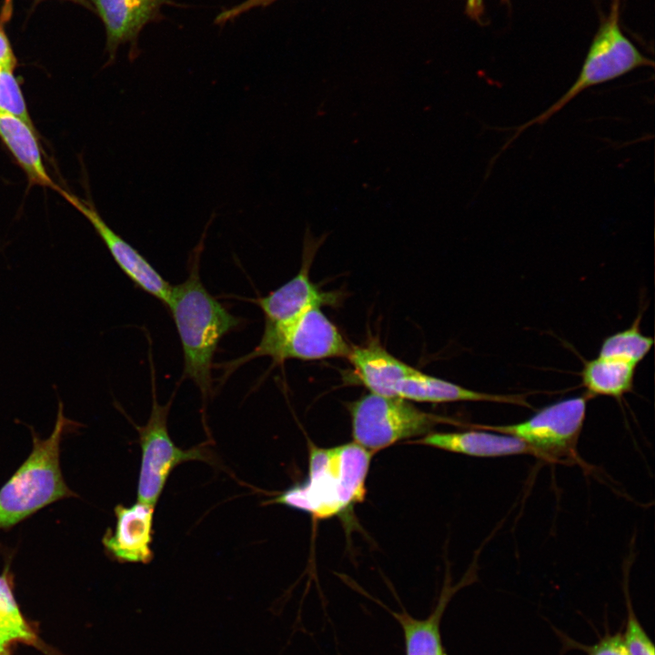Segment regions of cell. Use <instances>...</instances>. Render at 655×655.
Instances as JSON below:
<instances>
[{
  "label": "cell",
  "mask_w": 655,
  "mask_h": 655,
  "mask_svg": "<svg viewBox=\"0 0 655 655\" xmlns=\"http://www.w3.org/2000/svg\"><path fill=\"white\" fill-rule=\"evenodd\" d=\"M372 452L356 442L311 446L306 479L272 500L323 519L341 516L364 500Z\"/></svg>",
  "instance_id": "cell-2"
},
{
  "label": "cell",
  "mask_w": 655,
  "mask_h": 655,
  "mask_svg": "<svg viewBox=\"0 0 655 655\" xmlns=\"http://www.w3.org/2000/svg\"><path fill=\"white\" fill-rule=\"evenodd\" d=\"M504 1H508V0H504Z\"/></svg>",
  "instance_id": "cell-28"
},
{
  "label": "cell",
  "mask_w": 655,
  "mask_h": 655,
  "mask_svg": "<svg viewBox=\"0 0 655 655\" xmlns=\"http://www.w3.org/2000/svg\"><path fill=\"white\" fill-rule=\"evenodd\" d=\"M325 236L316 238L307 227L299 272L277 289L254 300L265 314L266 329L283 328L307 308L331 305L336 301V296L319 289L311 282L308 274L313 257Z\"/></svg>",
  "instance_id": "cell-9"
},
{
  "label": "cell",
  "mask_w": 655,
  "mask_h": 655,
  "mask_svg": "<svg viewBox=\"0 0 655 655\" xmlns=\"http://www.w3.org/2000/svg\"><path fill=\"white\" fill-rule=\"evenodd\" d=\"M104 23L107 50L113 57L117 47L134 43L143 27L158 18L167 0H92Z\"/></svg>",
  "instance_id": "cell-12"
},
{
  "label": "cell",
  "mask_w": 655,
  "mask_h": 655,
  "mask_svg": "<svg viewBox=\"0 0 655 655\" xmlns=\"http://www.w3.org/2000/svg\"><path fill=\"white\" fill-rule=\"evenodd\" d=\"M347 358L358 379L371 393L385 397H396L398 385L416 370L375 341L351 347Z\"/></svg>",
  "instance_id": "cell-13"
},
{
  "label": "cell",
  "mask_w": 655,
  "mask_h": 655,
  "mask_svg": "<svg viewBox=\"0 0 655 655\" xmlns=\"http://www.w3.org/2000/svg\"><path fill=\"white\" fill-rule=\"evenodd\" d=\"M14 70L0 71V113L15 116L34 126Z\"/></svg>",
  "instance_id": "cell-21"
},
{
  "label": "cell",
  "mask_w": 655,
  "mask_h": 655,
  "mask_svg": "<svg viewBox=\"0 0 655 655\" xmlns=\"http://www.w3.org/2000/svg\"><path fill=\"white\" fill-rule=\"evenodd\" d=\"M154 511L155 506L139 501L130 507L117 505L116 529L107 530L102 539L107 552L120 562H150Z\"/></svg>",
  "instance_id": "cell-11"
},
{
  "label": "cell",
  "mask_w": 655,
  "mask_h": 655,
  "mask_svg": "<svg viewBox=\"0 0 655 655\" xmlns=\"http://www.w3.org/2000/svg\"><path fill=\"white\" fill-rule=\"evenodd\" d=\"M620 7V0H612L610 10L601 20L574 83L547 109L512 128L514 133L504 144L505 148L529 127L546 123L585 90L612 81L639 67L653 66V61L623 33Z\"/></svg>",
  "instance_id": "cell-4"
},
{
  "label": "cell",
  "mask_w": 655,
  "mask_h": 655,
  "mask_svg": "<svg viewBox=\"0 0 655 655\" xmlns=\"http://www.w3.org/2000/svg\"><path fill=\"white\" fill-rule=\"evenodd\" d=\"M562 640L567 647L584 650L588 655H629L621 630L615 633L606 631L598 642L590 646L578 643L567 636Z\"/></svg>",
  "instance_id": "cell-23"
},
{
  "label": "cell",
  "mask_w": 655,
  "mask_h": 655,
  "mask_svg": "<svg viewBox=\"0 0 655 655\" xmlns=\"http://www.w3.org/2000/svg\"><path fill=\"white\" fill-rule=\"evenodd\" d=\"M276 0H246L242 4L236 5L234 7H231L227 10L223 11L220 13L215 22L217 24H223L226 23L231 19L236 18L237 16L242 15L243 13L249 11L252 8L259 7V6H267L273 3Z\"/></svg>",
  "instance_id": "cell-24"
},
{
  "label": "cell",
  "mask_w": 655,
  "mask_h": 655,
  "mask_svg": "<svg viewBox=\"0 0 655 655\" xmlns=\"http://www.w3.org/2000/svg\"><path fill=\"white\" fill-rule=\"evenodd\" d=\"M0 138L31 184L58 189L44 166L34 126L15 116L0 113Z\"/></svg>",
  "instance_id": "cell-17"
},
{
  "label": "cell",
  "mask_w": 655,
  "mask_h": 655,
  "mask_svg": "<svg viewBox=\"0 0 655 655\" xmlns=\"http://www.w3.org/2000/svg\"><path fill=\"white\" fill-rule=\"evenodd\" d=\"M0 655H10V653L8 652V650H6L4 652H0Z\"/></svg>",
  "instance_id": "cell-27"
},
{
  "label": "cell",
  "mask_w": 655,
  "mask_h": 655,
  "mask_svg": "<svg viewBox=\"0 0 655 655\" xmlns=\"http://www.w3.org/2000/svg\"><path fill=\"white\" fill-rule=\"evenodd\" d=\"M354 442L370 452L399 440L425 436L445 418L425 412L408 400L369 393L349 407Z\"/></svg>",
  "instance_id": "cell-7"
},
{
  "label": "cell",
  "mask_w": 655,
  "mask_h": 655,
  "mask_svg": "<svg viewBox=\"0 0 655 655\" xmlns=\"http://www.w3.org/2000/svg\"><path fill=\"white\" fill-rule=\"evenodd\" d=\"M351 347L319 307H311L287 326L266 329L259 344L247 355L224 364L226 373L258 357H270L276 363L295 358L316 360L348 358Z\"/></svg>",
  "instance_id": "cell-5"
},
{
  "label": "cell",
  "mask_w": 655,
  "mask_h": 655,
  "mask_svg": "<svg viewBox=\"0 0 655 655\" xmlns=\"http://www.w3.org/2000/svg\"><path fill=\"white\" fill-rule=\"evenodd\" d=\"M72 423L59 401L52 434L45 439L34 435L31 454L0 489V528L14 526L46 505L73 495L59 464L62 436Z\"/></svg>",
  "instance_id": "cell-3"
},
{
  "label": "cell",
  "mask_w": 655,
  "mask_h": 655,
  "mask_svg": "<svg viewBox=\"0 0 655 655\" xmlns=\"http://www.w3.org/2000/svg\"><path fill=\"white\" fill-rule=\"evenodd\" d=\"M636 367L625 361L600 357L586 362L581 371L586 394L590 398L606 396L620 398L633 388Z\"/></svg>",
  "instance_id": "cell-18"
},
{
  "label": "cell",
  "mask_w": 655,
  "mask_h": 655,
  "mask_svg": "<svg viewBox=\"0 0 655 655\" xmlns=\"http://www.w3.org/2000/svg\"><path fill=\"white\" fill-rule=\"evenodd\" d=\"M484 5L483 0H467L466 1V12L469 16L476 21L481 20L483 15Z\"/></svg>",
  "instance_id": "cell-26"
},
{
  "label": "cell",
  "mask_w": 655,
  "mask_h": 655,
  "mask_svg": "<svg viewBox=\"0 0 655 655\" xmlns=\"http://www.w3.org/2000/svg\"><path fill=\"white\" fill-rule=\"evenodd\" d=\"M416 442L449 452L480 458L532 455L531 449L513 436L477 428L458 432H430Z\"/></svg>",
  "instance_id": "cell-15"
},
{
  "label": "cell",
  "mask_w": 655,
  "mask_h": 655,
  "mask_svg": "<svg viewBox=\"0 0 655 655\" xmlns=\"http://www.w3.org/2000/svg\"><path fill=\"white\" fill-rule=\"evenodd\" d=\"M624 593L627 607V619L625 632L622 634L629 655H655L654 645L635 614L629 595L627 583L625 582Z\"/></svg>",
  "instance_id": "cell-22"
},
{
  "label": "cell",
  "mask_w": 655,
  "mask_h": 655,
  "mask_svg": "<svg viewBox=\"0 0 655 655\" xmlns=\"http://www.w3.org/2000/svg\"><path fill=\"white\" fill-rule=\"evenodd\" d=\"M396 397L408 401L428 403L486 401L529 407L523 395H500L475 391L425 374L417 368L398 385Z\"/></svg>",
  "instance_id": "cell-14"
},
{
  "label": "cell",
  "mask_w": 655,
  "mask_h": 655,
  "mask_svg": "<svg viewBox=\"0 0 655 655\" xmlns=\"http://www.w3.org/2000/svg\"><path fill=\"white\" fill-rule=\"evenodd\" d=\"M640 323V315L627 329L606 338L600 348L598 357L638 366L653 345V338L641 333Z\"/></svg>",
  "instance_id": "cell-20"
},
{
  "label": "cell",
  "mask_w": 655,
  "mask_h": 655,
  "mask_svg": "<svg viewBox=\"0 0 655 655\" xmlns=\"http://www.w3.org/2000/svg\"><path fill=\"white\" fill-rule=\"evenodd\" d=\"M36 637L14 597L7 575L0 576V652L15 643L34 644Z\"/></svg>",
  "instance_id": "cell-19"
},
{
  "label": "cell",
  "mask_w": 655,
  "mask_h": 655,
  "mask_svg": "<svg viewBox=\"0 0 655 655\" xmlns=\"http://www.w3.org/2000/svg\"><path fill=\"white\" fill-rule=\"evenodd\" d=\"M469 581L465 578L454 587L445 583L438 604L426 619H415L405 610H389L402 628L406 655H447L440 634L441 618L452 596Z\"/></svg>",
  "instance_id": "cell-16"
},
{
  "label": "cell",
  "mask_w": 655,
  "mask_h": 655,
  "mask_svg": "<svg viewBox=\"0 0 655 655\" xmlns=\"http://www.w3.org/2000/svg\"><path fill=\"white\" fill-rule=\"evenodd\" d=\"M56 191L90 222L122 271L145 292L167 305L172 286L149 262L104 221L91 203L61 187Z\"/></svg>",
  "instance_id": "cell-10"
},
{
  "label": "cell",
  "mask_w": 655,
  "mask_h": 655,
  "mask_svg": "<svg viewBox=\"0 0 655 655\" xmlns=\"http://www.w3.org/2000/svg\"><path fill=\"white\" fill-rule=\"evenodd\" d=\"M202 243L201 240L191 256L187 278L172 287L166 306L182 345L184 378L191 379L206 399L211 393V370L217 346L242 320L231 314L202 284L198 267Z\"/></svg>",
  "instance_id": "cell-1"
},
{
  "label": "cell",
  "mask_w": 655,
  "mask_h": 655,
  "mask_svg": "<svg viewBox=\"0 0 655 655\" xmlns=\"http://www.w3.org/2000/svg\"><path fill=\"white\" fill-rule=\"evenodd\" d=\"M153 405L146 424L138 427L141 447V466L137 485V500L156 506L166 480L179 464L190 460L210 462L207 450L201 447L189 449L178 448L171 439L167 429V417L172 400L158 404L155 390Z\"/></svg>",
  "instance_id": "cell-8"
},
{
  "label": "cell",
  "mask_w": 655,
  "mask_h": 655,
  "mask_svg": "<svg viewBox=\"0 0 655 655\" xmlns=\"http://www.w3.org/2000/svg\"><path fill=\"white\" fill-rule=\"evenodd\" d=\"M3 20L0 21V71L14 70L15 66V56L13 53L9 40L3 27Z\"/></svg>",
  "instance_id": "cell-25"
},
{
  "label": "cell",
  "mask_w": 655,
  "mask_h": 655,
  "mask_svg": "<svg viewBox=\"0 0 655 655\" xmlns=\"http://www.w3.org/2000/svg\"><path fill=\"white\" fill-rule=\"evenodd\" d=\"M588 394L548 405L529 418L509 425H472V428L513 436L532 455L550 462L577 458V443L586 417Z\"/></svg>",
  "instance_id": "cell-6"
}]
</instances>
